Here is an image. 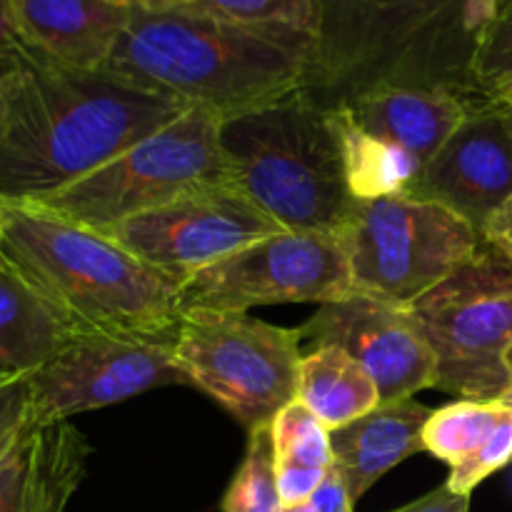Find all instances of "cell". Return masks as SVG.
Returning <instances> with one entry per match:
<instances>
[{"label": "cell", "instance_id": "6da1fadb", "mask_svg": "<svg viewBox=\"0 0 512 512\" xmlns=\"http://www.w3.org/2000/svg\"><path fill=\"white\" fill-rule=\"evenodd\" d=\"M0 200L35 203L95 173L190 110L105 70H75L30 50L5 70Z\"/></svg>", "mask_w": 512, "mask_h": 512}, {"label": "cell", "instance_id": "7a4b0ae2", "mask_svg": "<svg viewBox=\"0 0 512 512\" xmlns=\"http://www.w3.org/2000/svg\"><path fill=\"white\" fill-rule=\"evenodd\" d=\"M505 0H315V58L303 93L323 108L380 88L483 95L475 58Z\"/></svg>", "mask_w": 512, "mask_h": 512}, {"label": "cell", "instance_id": "3957f363", "mask_svg": "<svg viewBox=\"0 0 512 512\" xmlns=\"http://www.w3.org/2000/svg\"><path fill=\"white\" fill-rule=\"evenodd\" d=\"M313 58L315 35L303 30L253 28L190 8L133 10L103 70L223 123L305 90Z\"/></svg>", "mask_w": 512, "mask_h": 512}, {"label": "cell", "instance_id": "277c9868", "mask_svg": "<svg viewBox=\"0 0 512 512\" xmlns=\"http://www.w3.org/2000/svg\"><path fill=\"white\" fill-rule=\"evenodd\" d=\"M0 228L5 258L83 333H178L183 283L135 258L113 235L10 200H0Z\"/></svg>", "mask_w": 512, "mask_h": 512}, {"label": "cell", "instance_id": "5b68a950", "mask_svg": "<svg viewBox=\"0 0 512 512\" xmlns=\"http://www.w3.org/2000/svg\"><path fill=\"white\" fill-rule=\"evenodd\" d=\"M235 185L285 230L340 235L358 200L330 108L300 93L220 123Z\"/></svg>", "mask_w": 512, "mask_h": 512}, {"label": "cell", "instance_id": "8992f818", "mask_svg": "<svg viewBox=\"0 0 512 512\" xmlns=\"http://www.w3.org/2000/svg\"><path fill=\"white\" fill-rule=\"evenodd\" d=\"M215 183L235 185L220 148V120L208 110L190 108L103 168L35 205L108 233L123 220Z\"/></svg>", "mask_w": 512, "mask_h": 512}, {"label": "cell", "instance_id": "52a82bcc", "mask_svg": "<svg viewBox=\"0 0 512 512\" xmlns=\"http://www.w3.org/2000/svg\"><path fill=\"white\" fill-rule=\"evenodd\" d=\"M435 358V388L500 400L512 388V265L485 245L408 305Z\"/></svg>", "mask_w": 512, "mask_h": 512}, {"label": "cell", "instance_id": "ba28073f", "mask_svg": "<svg viewBox=\"0 0 512 512\" xmlns=\"http://www.w3.org/2000/svg\"><path fill=\"white\" fill-rule=\"evenodd\" d=\"M175 360L188 383L223 405L248 433L273 423L298 398L300 330L248 313L185 310L175 333Z\"/></svg>", "mask_w": 512, "mask_h": 512}, {"label": "cell", "instance_id": "9c48e42d", "mask_svg": "<svg viewBox=\"0 0 512 512\" xmlns=\"http://www.w3.org/2000/svg\"><path fill=\"white\" fill-rule=\"evenodd\" d=\"M353 293L410 305L485 248L483 235L435 203L358 200L340 230Z\"/></svg>", "mask_w": 512, "mask_h": 512}, {"label": "cell", "instance_id": "30bf717a", "mask_svg": "<svg viewBox=\"0 0 512 512\" xmlns=\"http://www.w3.org/2000/svg\"><path fill=\"white\" fill-rule=\"evenodd\" d=\"M353 293L348 255L338 235L283 230L190 275L180 313H248L258 305H328Z\"/></svg>", "mask_w": 512, "mask_h": 512}, {"label": "cell", "instance_id": "8fae6325", "mask_svg": "<svg viewBox=\"0 0 512 512\" xmlns=\"http://www.w3.org/2000/svg\"><path fill=\"white\" fill-rule=\"evenodd\" d=\"M283 230L238 185L215 183L123 220L108 235L135 258L185 283L198 270Z\"/></svg>", "mask_w": 512, "mask_h": 512}, {"label": "cell", "instance_id": "7c38bea8", "mask_svg": "<svg viewBox=\"0 0 512 512\" xmlns=\"http://www.w3.org/2000/svg\"><path fill=\"white\" fill-rule=\"evenodd\" d=\"M163 385H190L175 360V335L83 333L30 373L33 418L70 420Z\"/></svg>", "mask_w": 512, "mask_h": 512}, {"label": "cell", "instance_id": "4fadbf2b", "mask_svg": "<svg viewBox=\"0 0 512 512\" xmlns=\"http://www.w3.org/2000/svg\"><path fill=\"white\" fill-rule=\"evenodd\" d=\"M298 330L310 350L333 345L363 365L378 385L383 403H400L420 390L435 388L433 350L408 305L350 293L348 298L320 305Z\"/></svg>", "mask_w": 512, "mask_h": 512}, {"label": "cell", "instance_id": "5bb4252c", "mask_svg": "<svg viewBox=\"0 0 512 512\" xmlns=\"http://www.w3.org/2000/svg\"><path fill=\"white\" fill-rule=\"evenodd\" d=\"M403 195L440 205L483 233L495 210L512 198V130L505 105L498 98L480 100Z\"/></svg>", "mask_w": 512, "mask_h": 512}, {"label": "cell", "instance_id": "9a60e30c", "mask_svg": "<svg viewBox=\"0 0 512 512\" xmlns=\"http://www.w3.org/2000/svg\"><path fill=\"white\" fill-rule=\"evenodd\" d=\"M93 453L70 420L30 423L0 453V512H65Z\"/></svg>", "mask_w": 512, "mask_h": 512}, {"label": "cell", "instance_id": "2e32d148", "mask_svg": "<svg viewBox=\"0 0 512 512\" xmlns=\"http://www.w3.org/2000/svg\"><path fill=\"white\" fill-rule=\"evenodd\" d=\"M25 48L75 70H103L133 10L108 0H10Z\"/></svg>", "mask_w": 512, "mask_h": 512}, {"label": "cell", "instance_id": "e0dca14e", "mask_svg": "<svg viewBox=\"0 0 512 512\" xmlns=\"http://www.w3.org/2000/svg\"><path fill=\"white\" fill-rule=\"evenodd\" d=\"M485 98L488 95H465L448 88H380L335 108L345 110L365 133L390 140L428 163Z\"/></svg>", "mask_w": 512, "mask_h": 512}, {"label": "cell", "instance_id": "ac0fdd59", "mask_svg": "<svg viewBox=\"0 0 512 512\" xmlns=\"http://www.w3.org/2000/svg\"><path fill=\"white\" fill-rule=\"evenodd\" d=\"M433 410L418 400L383 403L363 418L330 430L333 463L358 503L385 473L423 453V430Z\"/></svg>", "mask_w": 512, "mask_h": 512}, {"label": "cell", "instance_id": "d6986e66", "mask_svg": "<svg viewBox=\"0 0 512 512\" xmlns=\"http://www.w3.org/2000/svg\"><path fill=\"white\" fill-rule=\"evenodd\" d=\"M83 330L8 258H0V373L30 375Z\"/></svg>", "mask_w": 512, "mask_h": 512}, {"label": "cell", "instance_id": "ffe728a7", "mask_svg": "<svg viewBox=\"0 0 512 512\" xmlns=\"http://www.w3.org/2000/svg\"><path fill=\"white\" fill-rule=\"evenodd\" d=\"M298 400L328 430L343 428L383 405L368 370L333 345L313 348L303 355Z\"/></svg>", "mask_w": 512, "mask_h": 512}, {"label": "cell", "instance_id": "44dd1931", "mask_svg": "<svg viewBox=\"0 0 512 512\" xmlns=\"http://www.w3.org/2000/svg\"><path fill=\"white\" fill-rule=\"evenodd\" d=\"M343 145V163L348 188L355 200H378L403 195L423 170V160L390 140L365 133L350 115L330 108Z\"/></svg>", "mask_w": 512, "mask_h": 512}, {"label": "cell", "instance_id": "7402d4cb", "mask_svg": "<svg viewBox=\"0 0 512 512\" xmlns=\"http://www.w3.org/2000/svg\"><path fill=\"white\" fill-rule=\"evenodd\" d=\"M510 415L503 400H455L433 410L423 430V443L430 455L450 468L478 453L495 430Z\"/></svg>", "mask_w": 512, "mask_h": 512}, {"label": "cell", "instance_id": "603a6c76", "mask_svg": "<svg viewBox=\"0 0 512 512\" xmlns=\"http://www.w3.org/2000/svg\"><path fill=\"white\" fill-rule=\"evenodd\" d=\"M283 508L270 425H260L250 430L243 463L225 490L223 512H283Z\"/></svg>", "mask_w": 512, "mask_h": 512}, {"label": "cell", "instance_id": "cb8c5ba5", "mask_svg": "<svg viewBox=\"0 0 512 512\" xmlns=\"http://www.w3.org/2000/svg\"><path fill=\"white\" fill-rule=\"evenodd\" d=\"M270 438L278 468L328 470L333 465L330 430L298 398L275 415Z\"/></svg>", "mask_w": 512, "mask_h": 512}, {"label": "cell", "instance_id": "d4e9b609", "mask_svg": "<svg viewBox=\"0 0 512 512\" xmlns=\"http://www.w3.org/2000/svg\"><path fill=\"white\" fill-rule=\"evenodd\" d=\"M183 8L253 28L303 30L313 35L318 18L315 0H190Z\"/></svg>", "mask_w": 512, "mask_h": 512}, {"label": "cell", "instance_id": "484cf974", "mask_svg": "<svg viewBox=\"0 0 512 512\" xmlns=\"http://www.w3.org/2000/svg\"><path fill=\"white\" fill-rule=\"evenodd\" d=\"M473 75L478 90L488 98L512 83V0H505L485 33Z\"/></svg>", "mask_w": 512, "mask_h": 512}, {"label": "cell", "instance_id": "4316f807", "mask_svg": "<svg viewBox=\"0 0 512 512\" xmlns=\"http://www.w3.org/2000/svg\"><path fill=\"white\" fill-rule=\"evenodd\" d=\"M512 463V410L508 418L503 420L498 430L493 433V438L483 445L475 455H470L468 460H463L460 465L450 468L448 488L458 495H470L485 478H490L493 473H498L500 468Z\"/></svg>", "mask_w": 512, "mask_h": 512}, {"label": "cell", "instance_id": "83f0119b", "mask_svg": "<svg viewBox=\"0 0 512 512\" xmlns=\"http://www.w3.org/2000/svg\"><path fill=\"white\" fill-rule=\"evenodd\" d=\"M33 418L30 375L0 373V453Z\"/></svg>", "mask_w": 512, "mask_h": 512}, {"label": "cell", "instance_id": "f1b7e54d", "mask_svg": "<svg viewBox=\"0 0 512 512\" xmlns=\"http://www.w3.org/2000/svg\"><path fill=\"white\" fill-rule=\"evenodd\" d=\"M278 468V465H275ZM328 470H308V468H278V490L283 505L308 503L310 495L323 483Z\"/></svg>", "mask_w": 512, "mask_h": 512}, {"label": "cell", "instance_id": "f546056e", "mask_svg": "<svg viewBox=\"0 0 512 512\" xmlns=\"http://www.w3.org/2000/svg\"><path fill=\"white\" fill-rule=\"evenodd\" d=\"M313 505L315 512H353V498H350V490L345 485L343 475L335 468V463L330 465L328 473H325L323 483L315 488V493L308 500Z\"/></svg>", "mask_w": 512, "mask_h": 512}, {"label": "cell", "instance_id": "4dcf8cb0", "mask_svg": "<svg viewBox=\"0 0 512 512\" xmlns=\"http://www.w3.org/2000/svg\"><path fill=\"white\" fill-rule=\"evenodd\" d=\"M483 243L512 265V198L505 200L483 228Z\"/></svg>", "mask_w": 512, "mask_h": 512}, {"label": "cell", "instance_id": "1f68e13d", "mask_svg": "<svg viewBox=\"0 0 512 512\" xmlns=\"http://www.w3.org/2000/svg\"><path fill=\"white\" fill-rule=\"evenodd\" d=\"M28 53L30 50L25 48L18 30H15L10 0H0V73L15 68Z\"/></svg>", "mask_w": 512, "mask_h": 512}, {"label": "cell", "instance_id": "d6a6232c", "mask_svg": "<svg viewBox=\"0 0 512 512\" xmlns=\"http://www.w3.org/2000/svg\"><path fill=\"white\" fill-rule=\"evenodd\" d=\"M393 512H470V495H458L448 485H440L433 493L423 495V498L413 500V503Z\"/></svg>", "mask_w": 512, "mask_h": 512}, {"label": "cell", "instance_id": "836d02e7", "mask_svg": "<svg viewBox=\"0 0 512 512\" xmlns=\"http://www.w3.org/2000/svg\"><path fill=\"white\" fill-rule=\"evenodd\" d=\"M108 3L128 10H138V13H160V10L183 8L190 0H108Z\"/></svg>", "mask_w": 512, "mask_h": 512}, {"label": "cell", "instance_id": "e575fe53", "mask_svg": "<svg viewBox=\"0 0 512 512\" xmlns=\"http://www.w3.org/2000/svg\"><path fill=\"white\" fill-rule=\"evenodd\" d=\"M493 98H498L500 103H503V105H508V108L512 110V83H510V85H505L503 90H498V93H495Z\"/></svg>", "mask_w": 512, "mask_h": 512}, {"label": "cell", "instance_id": "d590c367", "mask_svg": "<svg viewBox=\"0 0 512 512\" xmlns=\"http://www.w3.org/2000/svg\"><path fill=\"white\" fill-rule=\"evenodd\" d=\"M283 512H315L310 503H298V505H285Z\"/></svg>", "mask_w": 512, "mask_h": 512}, {"label": "cell", "instance_id": "8d00e7d4", "mask_svg": "<svg viewBox=\"0 0 512 512\" xmlns=\"http://www.w3.org/2000/svg\"><path fill=\"white\" fill-rule=\"evenodd\" d=\"M3 100H5V75L0 73V110H3Z\"/></svg>", "mask_w": 512, "mask_h": 512}, {"label": "cell", "instance_id": "74e56055", "mask_svg": "<svg viewBox=\"0 0 512 512\" xmlns=\"http://www.w3.org/2000/svg\"><path fill=\"white\" fill-rule=\"evenodd\" d=\"M500 400H503V403H505V405H508V408L512 410V388H510V390H508V393H505V395H503V398H500Z\"/></svg>", "mask_w": 512, "mask_h": 512}, {"label": "cell", "instance_id": "f35d334b", "mask_svg": "<svg viewBox=\"0 0 512 512\" xmlns=\"http://www.w3.org/2000/svg\"><path fill=\"white\" fill-rule=\"evenodd\" d=\"M0 258H3V228H0Z\"/></svg>", "mask_w": 512, "mask_h": 512}, {"label": "cell", "instance_id": "ab89813d", "mask_svg": "<svg viewBox=\"0 0 512 512\" xmlns=\"http://www.w3.org/2000/svg\"><path fill=\"white\" fill-rule=\"evenodd\" d=\"M505 110H508V123H510V130H512V110L505 105Z\"/></svg>", "mask_w": 512, "mask_h": 512}, {"label": "cell", "instance_id": "60d3db41", "mask_svg": "<svg viewBox=\"0 0 512 512\" xmlns=\"http://www.w3.org/2000/svg\"><path fill=\"white\" fill-rule=\"evenodd\" d=\"M508 365H510V373H512V350H510V355H508Z\"/></svg>", "mask_w": 512, "mask_h": 512}]
</instances>
